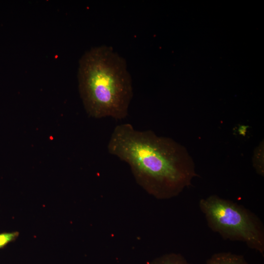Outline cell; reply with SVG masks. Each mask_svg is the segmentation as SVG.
I'll return each instance as SVG.
<instances>
[{"mask_svg":"<svg viewBox=\"0 0 264 264\" xmlns=\"http://www.w3.org/2000/svg\"><path fill=\"white\" fill-rule=\"evenodd\" d=\"M107 149L127 162L138 182L158 198L178 195L198 176L185 147L151 130H136L129 123L115 127Z\"/></svg>","mask_w":264,"mask_h":264,"instance_id":"6da1fadb","label":"cell"},{"mask_svg":"<svg viewBox=\"0 0 264 264\" xmlns=\"http://www.w3.org/2000/svg\"><path fill=\"white\" fill-rule=\"evenodd\" d=\"M79 90L88 114L94 118H125L133 97L131 76L124 58L109 46L93 47L81 57Z\"/></svg>","mask_w":264,"mask_h":264,"instance_id":"7a4b0ae2","label":"cell"},{"mask_svg":"<svg viewBox=\"0 0 264 264\" xmlns=\"http://www.w3.org/2000/svg\"><path fill=\"white\" fill-rule=\"evenodd\" d=\"M199 207L212 231L224 239L244 242L264 256V227L254 213L216 195L201 199Z\"/></svg>","mask_w":264,"mask_h":264,"instance_id":"3957f363","label":"cell"},{"mask_svg":"<svg viewBox=\"0 0 264 264\" xmlns=\"http://www.w3.org/2000/svg\"><path fill=\"white\" fill-rule=\"evenodd\" d=\"M205 264H248L243 255L231 252H220L213 254Z\"/></svg>","mask_w":264,"mask_h":264,"instance_id":"277c9868","label":"cell"},{"mask_svg":"<svg viewBox=\"0 0 264 264\" xmlns=\"http://www.w3.org/2000/svg\"><path fill=\"white\" fill-rule=\"evenodd\" d=\"M151 264H190L180 254L170 253L154 260Z\"/></svg>","mask_w":264,"mask_h":264,"instance_id":"5b68a950","label":"cell"},{"mask_svg":"<svg viewBox=\"0 0 264 264\" xmlns=\"http://www.w3.org/2000/svg\"><path fill=\"white\" fill-rule=\"evenodd\" d=\"M264 143H261L254 152L253 165L258 174L264 175Z\"/></svg>","mask_w":264,"mask_h":264,"instance_id":"8992f818","label":"cell"},{"mask_svg":"<svg viewBox=\"0 0 264 264\" xmlns=\"http://www.w3.org/2000/svg\"><path fill=\"white\" fill-rule=\"evenodd\" d=\"M19 235V232L16 231L0 233V249L15 241L18 238Z\"/></svg>","mask_w":264,"mask_h":264,"instance_id":"52a82bcc","label":"cell"}]
</instances>
